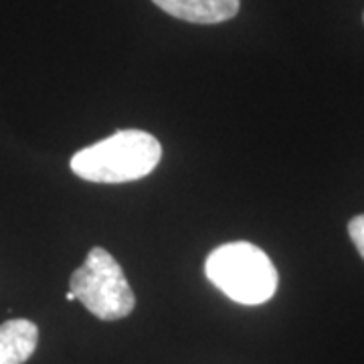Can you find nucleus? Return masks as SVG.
Returning a JSON list of instances; mask_svg holds the SVG:
<instances>
[{"label":"nucleus","instance_id":"nucleus-1","mask_svg":"<svg viewBox=\"0 0 364 364\" xmlns=\"http://www.w3.org/2000/svg\"><path fill=\"white\" fill-rule=\"evenodd\" d=\"M162 158V146L142 130H117L102 142L79 150L71 170L79 178L102 184H119L148 176Z\"/></svg>","mask_w":364,"mask_h":364},{"label":"nucleus","instance_id":"nucleus-2","mask_svg":"<svg viewBox=\"0 0 364 364\" xmlns=\"http://www.w3.org/2000/svg\"><path fill=\"white\" fill-rule=\"evenodd\" d=\"M208 282L243 306H259L273 298L279 275L267 253L249 241L221 245L205 261Z\"/></svg>","mask_w":364,"mask_h":364},{"label":"nucleus","instance_id":"nucleus-3","mask_svg":"<svg viewBox=\"0 0 364 364\" xmlns=\"http://www.w3.org/2000/svg\"><path fill=\"white\" fill-rule=\"evenodd\" d=\"M69 291L105 322L122 320L136 308V296L124 269L104 247L91 249L85 263L71 275Z\"/></svg>","mask_w":364,"mask_h":364},{"label":"nucleus","instance_id":"nucleus-4","mask_svg":"<svg viewBox=\"0 0 364 364\" xmlns=\"http://www.w3.org/2000/svg\"><path fill=\"white\" fill-rule=\"evenodd\" d=\"M160 11L195 25H217L239 13V0H152Z\"/></svg>","mask_w":364,"mask_h":364},{"label":"nucleus","instance_id":"nucleus-5","mask_svg":"<svg viewBox=\"0 0 364 364\" xmlns=\"http://www.w3.org/2000/svg\"><path fill=\"white\" fill-rule=\"evenodd\" d=\"M39 344V328L16 318L0 324V364H25Z\"/></svg>","mask_w":364,"mask_h":364},{"label":"nucleus","instance_id":"nucleus-6","mask_svg":"<svg viewBox=\"0 0 364 364\" xmlns=\"http://www.w3.org/2000/svg\"><path fill=\"white\" fill-rule=\"evenodd\" d=\"M348 235H350L354 247L358 249L360 257L364 259V215H358L348 223Z\"/></svg>","mask_w":364,"mask_h":364},{"label":"nucleus","instance_id":"nucleus-7","mask_svg":"<svg viewBox=\"0 0 364 364\" xmlns=\"http://www.w3.org/2000/svg\"><path fill=\"white\" fill-rule=\"evenodd\" d=\"M67 299H69V301H73V299H75V296H73V294H71V291H67V296H65Z\"/></svg>","mask_w":364,"mask_h":364}]
</instances>
